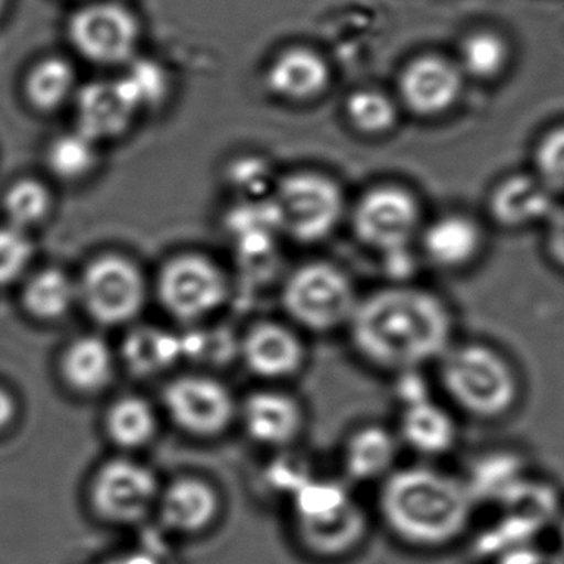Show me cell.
<instances>
[{
    "label": "cell",
    "instance_id": "836d02e7",
    "mask_svg": "<svg viewBox=\"0 0 564 564\" xmlns=\"http://www.w3.org/2000/svg\"><path fill=\"white\" fill-rule=\"evenodd\" d=\"M532 171L558 198H564V122L546 129L535 142Z\"/></svg>",
    "mask_w": 564,
    "mask_h": 564
},
{
    "label": "cell",
    "instance_id": "1f68e13d",
    "mask_svg": "<svg viewBox=\"0 0 564 564\" xmlns=\"http://www.w3.org/2000/svg\"><path fill=\"white\" fill-rule=\"evenodd\" d=\"M116 83L138 112L159 108L167 98V73L152 59H138L132 63L129 72Z\"/></svg>",
    "mask_w": 564,
    "mask_h": 564
},
{
    "label": "cell",
    "instance_id": "83f0119b",
    "mask_svg": "<svg viewBox=\"0 0 564 564\" xmlns=\"http://www.w3.org/2000/svg\"><path fill=\"white\" fill-rule=\"evenodd\" d=\"M76 301V282L56 268L33 274L23 288V307L39 321H58L68 314Z\"/></svg>",
    "mask_w": 564,
    "mask_h": 564
},
{
    "label": "cell",
    "instance_id": "277c9868",
    "mask_svg": "<svg viewBox=\"0 0 564 564\" xmlns=\"http://www.w3.org/2000/svg\"><path fill=\"white\" fill-rule=\"evenodd\" d=\"M280 221L281 235L302 245H314L330 237L345 217L340 185L318 172L285 175L270 195Z\"/></svg>",
    "mask_w": 564,
    "mask_h": 564
},
{
    "label": "cell",
    "instance_id": "7a4b0ae2",
    "mask_svg": "<svg viewBox=\"0 0 564 564\" xmlns=\"http://www.w3.org/2000/svg\"><path fill=\"white\" fill-rule=\"evenodd\" d=\"M474 507L463 479L424 466L393 470L378 496L384 525L417 549L456 542L469 527Z\"/></svg>",
    "mask_w": 564,
    "mask_h": 564
},
{
    "label": "cell",
    "instance_id": "8d00e7d4",
    "mask_svg": "<svg viewBox=\"0 0 564 564\" xmlns=\"http://www.w3.org/2000/svg\"><path fill=\"white\" fill-rule=\"evenodd\" d=\"M397 394L398 400L404 406L421 403V401L431 400V388L426 378L421 375V370H406L397 373Z\"/></svg>",
    "mask_w": 564,
    "mask_h": 564
},
{
    "label": "cell",
    "instance_id": "4316f807",
    "mask_svg": "<svg viewBox=\"0 0 564 564\" xmlns=\"http://www.w3.org/2000/svg\"><path fill=\"white\" fill-rule=\"evenodd\" d=\"M105 430L115 446L124 451L142 449L158 436V414L148 400L129 394L108 408Z\"/></svg>",
    "mask_w": 564,
    "mask_h": 564
},
{
    "label": "cell",
    "instance_id": "3957f363",
    "mask_svg": "<svg viewBox=\"0 0 564 564\" xmlns=\"http://www.w3.org/2000/svg\"><path fill=\"white\" fill-rule=\"evenodd\" d=\"M440 383L451 403L477 421L503 420L522 397L516 365L482 341L453 344L441 357Z\"/></svg>",
    "mask_w": 564,
    "mask_h": 564
},
{
    "label": "cell",
    "instance_id": "d6986e66",
    "mask_svg": "<svg viewBox=\"0 0 564 564\" xmlns=\"http://www.w3.org/2000/svg\"><path fill=\"white\" fill-rule=\"evenodd\" d=\"M135 111L119 89L118 83H89L76 99L78 129L93 142L121 138L134 122Z\"/></svg>",
    "mask_w": 564,
    "mask_h": 564
},
{
    "label": "cell",
    "instance_id": "8992f818",
    "mask_svg": "<svg viewBox=\"0 0 564 564\" xmlns=\"http://www.w3.org/2000/svg\"><path fill=\"white\" fill-rule=\"evenodd\" d=\"M155 292L162 308L172 318L195 325L224 307L230 294V282L212 258L181 253L162 264Z\"/></svg>",
    "mask_w": 564,
    "mask_h": 564
},
{
    "label": "cell",
    "instance_id": "ac0fdd59",
    "mask_svg": "<svg viewBox=\"0 0 564 564\" xmlns=\"http://www.w3.org/2000/svg\"><path fill=\"white\" fill-rule=\"evenodd\" d=\"M295 533L305 552L317 558L335 560L360 546L368 532L367 516L355 502L294 522Z\"/></svg>",
    "mask_w": 564,
    "mask_h": 564
},
{
    "label": "cell",
    "instance_id": "5b68a950",
    "mask_svg": "<svg viewBox=\"0 0 564 564\" xmlns=\"http://www.w3.org/2000/svg\"><path fill=\"white\" fill-rule=\"evenodd\" d=\"M281 301L291 321L324 334L348 327L360 297L340 268L315 261L292 271L282 285Z\"/></svg>",
    "mask_w": 564,
    "mask_h": 564
},
{
    "label": "cell",
    "instance_id": "74e56055",
    "mask_svg": "<svg viewBox=\"0 0 564 564\" xmlns=\"http://www.w3.org/2000/svg\"><path fill=\"white\" fill-rule=\"evenodd\" d=\"M496 564H564V555L539 549L530 543L503 553L497 558Z\"/></svg>",
    "mask_w": 564,
    "mask_h": 564
},
{
    "label": "cell",
    "instance_id": "b9f144b4",
    "mask_svg": "<svg viewBox=\"0 0 564 564\" xmlns=\"http://www.w3.org/2000/svg\"><path fill=\"white\" fill-rule=\"evenodd\" d=\"M560 542H562L563 555H564V517L560 522Z\"/></svg>",
    "mask_w": 564,
    "mask_h": 564
},
{
    "label": "cell",
    "instance_id": "ffe728a7",
    "mask_svg": "<svg viewBox=\"0 0 564 564\" xmlns=\"http://www.w3.org/2000/svg\"><path fill=\"white\" fill-rule=\"evenodd\" d=\"M332 72L324 56L307 46H291L271 62L268 88L285 101H311L330 85Z\"/></svg>",
    "mask_w": 564,
    "mask_h": 564
},
{
    "label": "cell",
    "instance_id": "484cf974",
    "mask_svg": "<svg viewBox=\"0 0 564 564\" xmlns=\"http://www.w3.org/2000/svg\"><path fill=\"white\" fill-rule=\"evenodd\" d=\"M182 358V335L154 325L132 328L122 341L121 360L134 377L152 378L164 373Z\"/></svg>",
    "mask_w": 564,
    "mask_h": 564
},
{
    "label": "cell",
    "instance_id": "7c38bea8",
    "mask_svg": "<svg viewBox=\"0 0 564 564\" xmlns=\"http://www.w3.org/2000/svg\"><path fill=\"white\" fill-rule=\"evenodd\" d=\"M467 83L454 56L424 53L404 66L398 89L408 111L417 118L436 119L459 106Z\"/></svg>",
    "mask_w": 564,
    "mask_h": 564
},
{
    "label": "cell",
    "instance_id": "d4e9b609",
    "mask_svg": "<svg viewBox=\"0 0 564 564\" xmlns=\"http://www.w3.org/2000/svg\"><path fill=\"white\" fill-rule=\"evenodd\" d=\"M398 457V440L387 427H360L348 437L344 451V469L355 482L387 479Z\"/></svg>",
    "mask_w": 564,
    "mask_h": 564
},
{
    "label": "cell",
    "instance_id": "9a60e30c",
    "mask_svg": "<svg viewBox=\"0 0 564 564\" xmlns=\"http://www.w3.org/2000/svg\"><path fill=\"white\" fill-rule=\"evenodd\" d=\"M155 510L162 525L171 532L184 536L200 535L220 517V494L200 477H178L162 487Z\"/></svg>",
    "mask_w": 564,
    "mask_h": 564
},
{
    "label": "cell",
    "instance_id": "9c48e42d",
    "mask_svg": "<svg viewBox=\"0 0 564 564\" xmlns=\"http://www.w3.org/2000/svg\"><path fill=\"white\" fill-rule=\"evenodd\" d=\"M161 490L151 467L132 459H111L93 476L89 500L105 522L138 525L154 512Z\"/></svg>",
    "mask_w": 564,
    "mask_h": 564
},
{
    "label": "cell",
    "instance_id": "52a82bcc",
    "mask_svg": "<svg viewBox=\"0 0 564 564\" xmlns=\"http://www.w3.org/2000/svg\"><path fill=\"white\" fill-rule=\"evenodd\" d=\"M148 281L141 268L122 254H101L89 261L76 282V295L89 317L106 327L131 324L148 302Z\"/></svg>",
    "mask_w": 564,
    "mask_h": 564
},
{
    "label": "cell",
    "instance_id": "8fae6325",
    "mask_svg": "<svg viewBox=\"0 0 564 564\" xmlns=\"http://www.w3.org/2000/svg\"><path fill=\"white\" fill-rule=\"evenodd\" d=\"M69 39L89 62L121 65L134 56L141 26L134 13L112 2L83 7L69 20Z\"/></svg>",
    "mask_w": 564,
    "mask_h": 564
},
{
    "label": "cell",
    "instance_id": "e0dca14e",
    "mask_svg": "<svg viewBox=\"0 0 564 564\" xmlns=\"http://www.w3.org/2000/svg\"><path fill=\"white\" fill-rule=\"evenodd\" d=\"M238 413L248 436L260 446H288L297 440L304 427L301 404L281 391L263 390L251 393Z\"/></svg>",
    "mask_w": 564,
    "mask_h": 564
},
{
    "label": "cell",
    "instance_id": "d590c367",
    "mask_svg": "<svg viewBox=\"0 0 564 564\" xmlns=\"http://www.w3.org/2000/svg\"><path fill=\"white\" fill-rule=\"evenodd\" d=\"M270 167L261 159L241 158L230 165V184L247 202L270 197L276 185L270 184Z\"/></svg>",
    "mask_w": 564,
    "mask_h": 564
},
{
    "label": "cell",
    "instance_id": "603a6c76",
    "mask_svg": "<svg viewBox=\"0 0 564 564\" xmlns=\"http://www.w3.org/2000/svg\"><path fill=\"white\" fill-rule=\"evenodd\" d=\"M59 371L76 393H101L112 381L115 355L98 335H82L63 351Z\"/></svg>",
    "mask_w": 564,
    "mask_h": 564
},
{
    "label": "cell",
    "instance_id": "60d3db41",
    "mask_svg": "<svg viewBox=\"0 0 564 564\" xmlns=\"http://www.w3.org/2000/svg\"><path fill=\"white\" fill-rule=\"evenodd\" d=\"M13 417H15V401L6 388L0 387V431L6 430Z\"/></svg>",
    "mask_w": 564,
    "mask_h": 564
},
{
    "label": "cell",
    "instance_id": "7bdbcfd3",
    "mask_svg": "<svg viewBox=\"0 0 564 564\" xmlns=\"http://www.w3.org/2000/svg\"><path fill=\"white\" fill-rule=\"evenodd\" d=\"M3 7H6V0H0V15H2Z\"/></svg>",
    "mask_w": 564,
    "mask_h": 564
},
{
    "label": "cell",
    "instance_id": "4fadbf2b",
    "mask_svg": "<svg viewBox=\"0 0 564 564\" xmlns=\"http://www.w3.org/2000/svg\"><path fill=\"white\" fill-rule=\"evenodd\" d=\"M558 200L535 172H516L490 188L487 214L503 230H527L549 224L558 210Z\"/></svg>",
    "mask_w": 564,
    "mask_h": 564
},
{
    "label": "cell",
    "instance_id": "d6a6232c",
    "mask_svg": "<svg viewBox=\"0 0 564 564\" xmlns=\"http://www.w3.org/2000/svg\"><path fill=\"white\" fill-rule=\"evenodd\" d=\"M50 205H52V198L42 182L33 178L17 181L15 184L10 185L3 197V210L9 218L7 225L26 231L46 217Z\"/></svg>",
    "mask_w": 564,
    "mask_h": 564
},
{
    "label": "cell",
    "instance_id": "cb8c5ba5",
    "mask_svg": "<svg viewBox=\"0 0 564 564\" xmlns=\"http://www.w3.org/2000/svg\"><path fill=\"white\" fill-rule=\"evenodd\" d=\"M527 477V463L519 453L496 449L477 456L463 480L474 503L500 506Z\"/></svg>",
    "mask_w": 564,
    "mask_h": 564
},
{
    "label": "cell",
    "instance_id": "7402d4cb",
    "mask_svg": "<svg viewBox=\"0 0 564 564\" xmlns=\"http://www.w3.org/2000/svg\"><path fill=\"white\" fill-rule=\"evenodd\" d=\"M400 436L414 453L426 457H441L456 447L459 431L447 408L431 398L403 408Z\"/></svg>",
    "mask_w": 564,
    "mask_h": 564
},
{
    "label": "cell",
    "instance_id": "30bf717a",
    "mask_svg": "<svg viewBox=\"0 0 564 564\" xmlns=\"http://www.w3.org/2000/svg\"><path fill=\"white\" fill-rule=\"evenodd\" d=\"M172 423L188 436L212 440L221 436L238 414L231 391L208 375H182L162 393Z\"/></svg>",
    "mask_w": 564,
    "mask_h": 564
},
{
    "label": "cell",
    "instance_id": "5bb4252c",
    "mask_svg": "<svg viewBox=\"0 0 564 564\" xmlns=\"http://www.w3.org/2000/svg\"><path fill=\"white\" fill-rule=\"evenodd\" d=\"M417 241L427 263L457 273L479 263L487 247V231L474 215L449 212L424 224Z\"/></svg>",
    "mask_w": 564,
    "mask_h": 564
},
{
    "label": "cell",
    "instance_id": "e575fe53",
    "mask_svg": "<svg viewBox=\"0 0 564 564\" xmlns=\"http://www.w3.org/2000/svg\"><path fill=\"white\" fill-rule=\"evenodd\" d=\"M33 247L26 231L12 225L0 227V285L22 276L32 260Z\"/></svg>",
    "mask_w": 564,
    "mask_h": 564
},
{
    "label": "cell",
    "instance_id": "6da1fadb",
    "mask_svg": "<svg viewBox=\"0 0 564 564\" xmlns=\"http://www.w3.org/2000/svg\"><path fill=\"white\" fill-rule=\"evenodd\" d=\"M348 332L364 360L400 373L441 360L453 347L454 315L434 292L390 285L358 301Z\"/></svg>",
    "mask_w": 564,
    "mask_h": 564
},
{
    "label": "cell",
    "instance_id": "ab89813d",
    "mask_svg": "<svg viewBox=\"0 0 564 564\" xmlns=\"http://www.w3.org/2000/svg\"><path fill=\"white\" fill-rule=\"evenodd\" d=\"M102 564H162L152 553L145 550H132V552L121 553V555L112 556L108 562Z\"/></svg>",
    "mask_w": 564,
    "mask_h": 564
},
{
    "label": "cell",
    "instance_id": "2e32d148",
    "mask_svg": "<svg viewBox=\"0 0 564 564\" xmlns=\"http://www.w3.org/2000/svg\"><path fill=\"white\" fill-rule=\"evenodd\" d=\"M245 367L264 380H285L294 377L305 364L301 338L278 322H258L248 328L238 344Z\"/></svg>",
    "mask_w": 564,
    "mask_h": 564
},
{
    "label": "cell",
    "instance_id": "ba28073f",
    "mask_svg": "<svg viewBox=\"0 0 564 564\" xmlns=\"http://www.w3.org/2000/svg\"><path fill=\"white\" fill-rule=\"evenodd\" d=\"M423 208L413 192L400 185H378L361 195L351 228L364 247L381 257L413 248L423 230Z\"/></svg>",
    "mask_w": 564,
    "mask_h": 564
},
{
    "label": "cell",
    "instance_id": "f1b7e54d",
    "mask_svg": "<svg viewBox=\"0 0 564 564\" xmlns=\"http://www.w3.org/2000/svg\"><path fill=\"white\" fill-rule=\"evenodd\" d=\"M75 72L66 59L48 56L33 66L26 76L25 95L30 105L42 112L58 109L72 95Z\"/></svg>",
    "mask_w": 564,
    "mask_h": 564
},
{
    "label": "cell",
    "instance_id": "4dcf8cb0",
    "mask_svg": "<svg viewBox=\"0 0 564 564\" xmlns=\"http://www.w3.org/2000/svg\"><path fill=\"white\" fill-rule=\"evenodd\" d=\"M96 142L82 132H68L53 139L46 151V164L52 174L66 182L88 177L98 165Z\"/></svg>",
    "mask_w": 564,
    "mask_h": 564
},
{
    "label": "cell",
    "instance_id": "44dd1931",
    "mask_svg": "<svg viewBox=\"0 0 564 564\" xmlns=\"http://www.w3.org/2000/svg\"><path fill=\"white\" fill-rule=\"evenodd\" d=\"M454 59L467 82L492 85L512 68L516 46L502 30L480 25L464 33Z\"/></svg>",
    "mask_w": 564,
    "mask_h": 564
},
{
    "label": "cell",
    "instance_id": "f546056e",
    "mask_svg": "<svg viewBox=\"0 0 564 564\" xmlns=\"http://www.w3.org/2000/svg\"><path fill=\"white\" fill-rule=\"evenodd\" d=\"M345 116L351 128L360 134L377 138L393 131L400 111L394 99L387 93L365 88L348 96Z\"/></svg>",
    "mask_w": 564,
    "mask_h": 564
},
{
    "label": "cell",
    "instance_id": "f35d334b",
    "mask_svg": "<svg viewBox=\"0 0 564 564\" xmlns=\"http://www.w3.org/2000/svg\"><path fill=\"white\" fill-rule=\"evenodd\" d=\"M550 254L556 263L564 267V208L558 207L549 224Z\"/></svg>",
    "mask_w": 564,
    "mask_h": 564
}]
</instances>
